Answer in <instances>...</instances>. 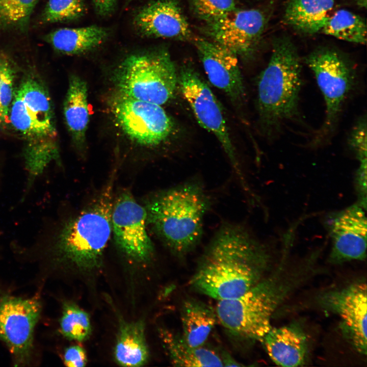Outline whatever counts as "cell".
Masks as SVG:
<instances>
[{"label":"cell","mask_w":367,"mask_h":367,"mask_svg":"<svg viewBox=\"0 0 367 367\" xmlns=\"http://www.w3.org/2000/svg\"><path fill=\"white\" fill-rule=\"evenodd\" d=\"M85 12L84 0H48L41 14L44 23L74 20Z\"/></svg>","instance_id":"cell-28"},{"label":"cell","mask_w":367,"mask_h":367,"mask_svg":"<svg viewBox=\"0 0 367 367\" xmlns=\"http://www.w3.org/2000/svg\"><path fill=\"white\" fill-rule=\"evenodd\" d=\"M160 337L167 355L176 366H223L220 354L205 347L188 345L181 334L165 328L159 330Z\"/></svg>","instance_id":"cell-21"},{"label":"cell","mask_w":367,"mask_h":367,"mask_svg":"<svg viewBox=\"0 0 367 367\" xmlns=\"http://www.w3.org/2000/svg\"><path fill=\"white\" fill-rule=\"evenodd\" d=\"M321 31L350 42L364 44L366 41V26L363 18L344 9L328 16Z\"/></svg>","instance_id":"cell-25"},{"label":"cell","mask_w":367,"mask_h":367,"mask_svg":"<svg viewBox=\"0 0 367 367\" xmlns=\"http://www.w3.org/2000/svg\"><path fill=\"white\" fill-rule=\"evenodd\" d=\"M60 325L62 334L70 340L83 342L88 339L91 333L89 314L72 302L63 304Z\"/></svg>","instance_id":"cell-26"},{"label":"cell","mask_w":367,"mask_h":367,"mask_svg":"<svg viewBox=\"0 0 367 367\" xmlns=\"http://www.w3.org/2000/svg\"><path fill=\"white\" fill-rule=\"evenodd\" d=\"M220 357L222 361L223 366H242L241 363L237 362L233 357L227 352L223 351L221 354Z\"/></svg>","instance_id":"cell-34"},{"label":"cell","mask_w":367,"mask_h":367,"mask_svg":"<svg viewBox=\"0 0 367 367\" xmlns=\"http://www.w3.org/2000/svg\"><path fill=\"white\" fill-rule=\"evenodd\" d=\"M111 224L116 244L124 254L137 263L151 259L154 247L146 230V212L128 191L114 201Z\"/></svg>","instance_id":"cell-12"},{"label":"cell","mask_w":367,"mask_h":367,"mask_svg":"<svg viewBox=\"0 0 367 367\" xmlns=\"http://www.w3.org/2000/svg\"><path fill=\"white\" fill-rule=\"evenodd\" d=\"M281 269L242 295L218 301L215 308L218 321L231 336L262 343L272 327L273 313L300 281L298 274L287 276Z\"/></svg>","instance_id":"cell-6"},{"label":"cell","mask_w":367,"mask_h":367,"mask_svg":"<svg viewBox=\"0 0 367 367\" xmlns=\"http://www.w3.org/2000/svg\"><path fill=\"white\" fill-rule=\"evenodd\" d=\"M65 123L75 146H85L86 136L89 123L88 88L81 77L70 76L63 104Z\"/></svg>","instance_id":"cell-19"},{"label":"cell","mask_w":367,"mask_h":367,"mask_svg":"<svg viewBox=\"0 0 367 367\" xmlns=\"http://www.w3.org/2000/svg\"><path fill=\"white\" fill-rule=\"evenodd\" d=\"M41 307L36 296H0V340L8 346L16 365H25L30 360Z\"/></svg>","instance_id":"cell-11"},{"label":"cell","mask_w":367,"mask_h":367,"mask_svg":"<svg viewBox=\"0 0 367 367\" xmlns=\"http://www.w3.org/2000/svg\"><path fill=\"white\" fill-rule=\"evenodd\" d=\"M14 70L11 61L6 66L0 81V125L8 117L13 100Z\"/></svg>","instance_id":"cell-31"},{"label":"cell","mask_w":367,"mask_h":367,"mask_svg":"<svg viewBox=\"0 0 367 367\" xmlns=\"http://www.w3.org/2000/svg\"><path fill=\"white\" fill-rule=\"evenodd\" d=\"M87 362L86 352L84 348L77 345L67 348L64 354V362L70 367L85 366Z\"/></svg>","instance_id":"cell-32"},{"label":"cell","mask_w":367,"mask_h":367,"mask_svg":"<svg viewBox=\"0 0 367 367\" xmlns=\"http://www.w3.org/2000/svg\"><path fill=\"white\" fill-rule=\"evenodd\" d=\"M257 9H237L207 22L212 40L238 56L249 58L255 52L266 25V17Z\"/></svg>","instance_id":"cell-13"},{"label":"cell","mask_w":367,"mask_h":367,"mask_svg":"<svg viewBox=\"0 0 367 367\" xmlns=\"http://www.w3.org/2000/svg\"><path fill=\"white\" fill-rule=\"evenodd\" d=\"M357 3L360 7H366V0H357Z\"/></svg>","instance_id":"cell-36"},{"label":"cell","mask_w":367,"mask_h":367,"mask_svg":"<svg viewBox=\"0 0 367 367\" xmlns=\"http://www.w3.org/2000/svg\"><path fill=\"white\" fill-rule=\"evenodd\" d=\"M366 114L360 116L353 124L347 138L348 147L359 165L366 164Z\"/></svg>","instance_id":"cell-30"},{"label":"cell","mask_w":367,"mask_h":367,"mask_svg":"<svg viewBox=\"0 0 367 367\" xmlns=\"http://www.w3.org/2000/svg\"><path fill=\"white\" fill-rule=\"evenodd\" d=\"M196 14L208 22L235 10V0H191Z\"/></svg>","instance_id":"cell-29"},{"label":"cell","mask_w":367,"mask_h":367,"mask_svg":"<svg viewBox=\"0 0 367 367\" xmlns=\"http://www.w3.org/2000/svg\"><path fill=\"white\" fill-rule=\"evenodd\" d=\"M365 210L357 203L329 217L326 224L331 241V263L341 264L366 258Z\"/></svg>","instance_id":"cell-14"},{"label":"cell","mask_w":367,"mask_h":367,"mask_svg":"<svg viewBox=\"0 0 367 367\" xmlns=\"http://www.w3.org/2000/svg\"><path fill=\"white\" fill-rule=\"evenodd\" d=\"M40 0H0V31L24 30Z\"/></svg>","instance_id":"cell-27"},{"label":"cell","mask_w":367,"mask_h":367,"mask_svg":"<svg viewBox=\"0 0 367 367\" xmlns=\"http://www.w3.org/2000/svg\"><path fill=\"white\" fill-rule=\"evenodd\" d=\"M96 12L100 16H104L112 13L118 0H92Z\"/></svg>","instance_id":"cell-33"},{"label":"cell","mask_w":367,"mask_h":367,"mask_svg":"<svg viewBox=\"0 0 367 367\" xmlns=\"http://www.w3.org/2000/svg\"><path fill=\"white\" fill-rule=\"evenodd\" d=\"M305 62L313 74L325 106L323 122L310 142L311 147H318L329 143L333 137L358 77L348 61L332 50L314 51L306 58Z\"/></svg>","instance_id":"cell-8"},{"label":"cell","mask_w":367,"mask_h":367,"mask_svg":"<svg viewBox=\"0 0 367 367\" xmlns=\"http://www.w3.org/2000/svg\"><path fill=\"white\" fill-rule=\"evenodd\" d=\"M10 62L11 60L6 55L0 53V81L4 70Z\"/></svg>","instance_id":"cell-35"},{"label":"cell","mask_w":367,"mask_h":367,"mask_svg":"<svg viewBox=\"0 0 367 367\" xmlns=\"http://www.w3.org/2000/svg\"><path fill=\"white\" fill-rule=\"evenodd\" d=\"M262 343L270 358L277 365L295 367L305 363L307 339L298 326L272 327Z\"/></svg>","instance_id":"cell-18"},{"label":"cell","mask_w":367,"mask_h":367,"mask_svg":"<svg viewBox=\"0 0 367 367\" xmlns=\"http://www.w3.org/2000/svg\"><path fill=\"white\" fill-rule=\"evenodd\" d=\"M210 204L203 185L189 180L157 192L147 201V224L173 254L184 257L199 244Z\"/></svg>","instance_id":"cell-2"},{"label":"cell","mask_w":367,"mask_h":367,"mask_svg":"<svg viewBox=\"0 0 367 367\" xmlns=\"http://www.w3.org/2000/svg\"><path fill=\"white\" fill-rule=\"evenodd\" d=\"M180 318L182 338L188 345L196 347L205 345L218 321L215 308L193 298L182 303Z\"/></svg>","instance_id":"cell-20"},{"label":"cell","mask_w":367,"mask_h":367,"mask_svg":"<svg viewBox=\"0 0 367 367\" xmlns=\"http://www.w3.org/2000/svg\"><path fill=\"white\" fill-rule=\"evenodd\" d=\"M9 114L12 126L25 142L29 190L50 163L59 160L53 109L44 86L33 77L24 80L14 93Z\"/></svg>","instance_id":"cell-4"},{"label":"cell","mask_w":367,"mask_h":367,"mask_svg":"<svg viewBox=\"0 0 367 367\" xmlns=\"http://www.w3.org/2000/svg\"><path fill=\"white\" fill-rule=\"evenodd\" d=\"M135 27L146 37L188 40L192 37L188 22L174 0H156L135 14Z\"/></svg>","instance_id":"cell-17"},{"label":"cell","mask_w":367,"mask_h":367,"mask_svg":"<svg viewBox=\"0 0 367 367\" xmlns=\"http://www.w3.org/2000/svg\"><path fill=\"white\" fill-rule=\"evenodd\" d=\"M127 1H128V2H132V1H134V0H127Z\"/></svg>","instance_id":"cell-37"},{"label":"cell","mask_w":367,"mask_h":367,"mask_svg":"<svg viewBox=\"0 0 367 367\" xmlns=\"http://www.w3.org/2000/svg\"><path fill=\"white\" fill-rule=\"evenodd\" d=\"M302 85V66L296 48L286 39L277 40L257 80L258 122L265 137H277L286 125L301 118Z\"/></svg>","instance_id":"cell-3"},{"label":"cell","mask_w":367,"mask_h":367,"mask_svg":"<svg viewBox=\"0 0 367 367\" xmlns=\"http://www.w3.org/2000/svg\"><path fill=\"white\" fill-rule=\"evenodd\" d=\"M110 110L117 123L132 140L152 147L170 135L173 123L161 107L117 92L110 100Z\"/></svg>","instance_id":"cell-10"},{"label":"cell","mask_w":367,"mask_h":367,"mask_svg":"<svg viewBox=\"0 0 367 367\" xmlns=\"http://www.w3.org/2000/svg\"><path fill=\"white\" fill-rule=\"evenodd\" d=\"M177 73L169 53L158 49L128 55L116 69L113 77L118 92L162 106L174 95Z\"/></svg>","instance_id":"cell-7"},{"label":"cell","mask_w":367,"mask_h":367,"mask_svg":"<svg viewBox=\"0 0 367 367\" xmlns=\"http://www.w3.org/2000/svg\"><path fill=\"white\" fill-rule=\"evenodd\" d=\"M114 357L118 364L124 366H141L149 358V350L142 320L119 321L114 348Z\"/></svg>","instance_id":"cell-22"},{"label":"cell","mask_w":367,"mask_h":367,"mask_svg":"<svg viewBox=\"0 0 367 367\" xmlns=\"http://www.w3.org/2000/svg\"><path fill=\"white\" fill-rule=\"evenodd\" d=\"M177 86L201 126L213 134L226 154L242 186L246 185L232 144L222 107L210 87L191 66L177 73Z\"/></svg>","instance_id":"cell-9"},{"label":"cell","mask_w":367,"mask_h":367,"mask_svg":"<svg viewBox=\"0 0 367 367\" xmlns=\"http://www.w3.org/2000/svg\"><path fill=\"white\" fill-rule=\"evenodd\" d=\"M326 308L337 314L347 338L359 353L366 354V284L360 282L321 297Z\"/></svg>","instance_id":"cell-15"},{"label":"cell","mask_w":367,"mask_h":367,"mask_svg":"<svg viewBox=\"0 0 367 367\" xmlns=\"http://www.w3.org/2000/svg\"><path fill=\"white\" fill-rule=\"evenodd\" d=\"M194 44L211 83L233 103H241L245 93L237 56L213 41L198 38Z\"/></svg>","instance_id":"cell-16"},{"label":"cell","mask_w":367,"mask_h":367,"mask_svg":"<svg viewBox=\"0 0 367 367\" xmlns=\"http://www.w3.org/2000/svg\"><path fill=\"white\" fill-rule=\"evenodd\" d=\"M108 35L107 29L97 25L60 28L48 34L45 39L58 51L75 55L89 51L101 45Z\"/></svg>","instance_id":"cell-23"},{"label":"cell","mask_w":367,"mask_h":367,"mask_svg":"<svg viewBox=\"0 0 367 367\" xmlns=\"http://www.w3.org/2000/svg\"><path fill=\"white\" fill-rule=\"evenodd\" d=\"M115 176L114 172L92 203L60 230L53 246L60 261L82 271L100 266L112 234Z\"/></svg>","instance_id":"cell-5"},{"label":"cell","mask_w":367,"mask_h":367,"mask_svg":"<svg viewBox=\"0 0 367 367\" xmlns=\"http://www.w3.org/2000/svg\"><path fill=\"white\" fill-rule=\"evenodd\" d=\"M266 247L238 224H223L200 258L189 280L195 292L217 301L238 297L264 278Z\"/></svg>","instance_id":"cell-1"},{"label":"cell","mask_w":367,"mask_h":367,"mask_svg":"<svg viewBox=\"0 0 367 367\" xmlns=\"http://www.w3.org/2000/svg\"><path fill=\"white\" fill-rule=\"evenodd\" d=\"M333 6L334 0H290L284 20L303 33H317L321 31Z\"/></svg>","instance_id":"cell-24"}]
</instances>
